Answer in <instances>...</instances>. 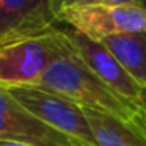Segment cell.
<instances>
[{"mask_svg":"<svg viewBox=\"0 0 146 146\" xmlns=\"http://www.w3.org/2000/svg\"><path fill=\"white\" fill-rule=\"evenodd\" d=\"M8 91L36 118L77 145L98 146L85 111L68 98L41 86H17Z\"/></svg>","mask_w":146,"mask_h":146,"instance_id":"3957f363","label":"cell"},{"mask_svg":"<svg viewBox=\"0 0 146 146\" xmlns=\"http://www.w3.org/2000/svg\"><path fill=\"white\" fill-rule=\"evenodd\" d=\"M0 146H33V145H25V143H14V141H0Z\"/></svg>","mask_w":146,"mask_h":146,"instance_id":"7c38bea8","label":"cell"},{"mask_svg":"<svg viewBox=\"0 0 146 146\" xmlns=\"http://www.w3.org/2000/svg\"><path fill=\"white\" fill-rule=\"evenodd\" d=\"M74 5H129L146 8V0H79Z\"/></svg>","mask_w":146,"mask_h":146,"instance_id":"30bf717a","label":"cell"},{"mask_svg":"<svg viewBox=\"0 0 146 146\" xmlns=\"http://www.w3.org/2000/svg\"><path fill=\"white\" fill-rule=\"evenodd\" d=\"M101 42L123 64L124 69L146 88V32L119 33L108 36Z\"/></svg>","mask_w":146,"mask_h":146,"instance_id":"ba28073f","label":"cell"},{"mask_svg":"<svg viewBox=\"0 0 146 146\" xmlns=\"http://www.w3.org/2000/svg\"><path fill=\"white\" fill-rule=\"evenodd\" d=\"M58 21L101 42L119 33L146 32V8L129 5H69L60 11Z\"/></svg>","mask_w":146,"mask_h":146,"instance_id":"277c9868","label":"cell"},{"mask_svg":"<svg viewBox=\"0 0 146 146\" xmlns=\"http://www.w3.org/2000/svg\"><path fill=\"white\" fill-rule=\"evenodd\" d=\"M36 86L58 93L82 108L115 116L146 133V111L111 91L80 60L71 44L63 55L50 63Z\"/></svg>","mask_w":146,"mask_h":146,"instance_id":"6da1fadb","label":"cell"},{"mask_svg":"<svg viewBox=\"0 0 146 146\" xmlns=\"http://www.w3.org/2000/svg\"><path fill=\"white\" fill-rule=\"evenodd\" d=\"M79 0H58V14H60V11L63 10V8L69 7V5H74L77 3Z\"/></svg>","mask_w":146,"mask_h":146,"instance_id":"8fae6325","label":"cell"},{"mask_svg":"<svg viewBox=\"0 0 146 146\" xmlns=\"http://www.w3.org/2000/svg\"><path fill=\"white\" fill-rule=\"evenodd\" d=\"M69 44L79 58L118 96L146 111V88H143L102 42L82 35L74 29L64 30Z\"/></svg>","mask_w":146,"mask_h":146,"instance_id":"5b68a950","label":"cell"},{"mask_svg":"<svg viewBox=\"0 0 146 146\" xmlns=\"http://www.w3.org/2000/svg\"><path fill=\"white\" fill-rule=\"evenodd\" d=\"M58 0H0V44L57 29Z\"/></svg>","mask_w":146,"mask_h":146,"instance_id":"52a82bcc","label":"cell"},{"mask_svg":"<svg viewBox=\"0 0 146 146\" xmlns=\"http://www.w3.org/2000/svg\"><path fill=\"white\" fill-rule=\"evenodd\" d=\"M0 141L33 146H74L71 138L52 129L22 104L7 88H0Z\"/></svg>","mask_w":146,"mask_h":146,"instance_id":"8992f818","label":"cell"},{"mask_svg":"<svg viewBox=\"0 0 146 146\" xmlns=\"http://www.w3.org/2000/svg\"><path fill=\"white\" fill-rule=\"evenodd\" d=\"M69 47L64 30L57 29L36 36L0 44V88L36 86L54 60Z\"/></svg>","mask_w":146,"mask_h":146,"instance_id":"7a4b0ae2","label":"cell"},{"mask_svg":"<svg viewBox=\"0 0 146 146\" xmlns=\"http://www.w3.org/2000/svg\"><path fill=\"white\" fill-rule=\"evenodd\" d=\"M74 146H85V145H74Z\"/></svg>","mask_w":146,"mask_h":146,"instance_id":"4fadbf2b","label":"cell"},{"mask_svg":"<svg viewBox=\"0 0 146 146\" xmlns=\"http://www.w3.org/2000/svg\"><path fill=\"white\" fill-rule=\"evenodd\" d=\"M98 146H146V133L105 113L83 108Z\"/></svg>","mask_w":146,"mask_h":146,"instance_id":"9c48e42d","label":"cell"}]
</instances>
